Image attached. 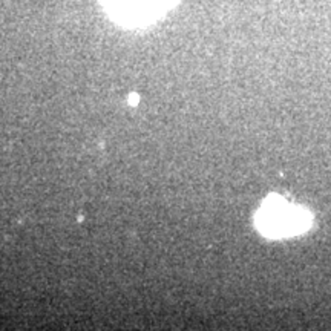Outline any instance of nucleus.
I'll use <instances>...</instances> for the list:
<instances>
[{"label":"nucleus","instance_id":"nucleus-1","mask_svg":"<svg viewBox=\"0 0 331 331\" xmlns=\"http://www.w3.org/2000/svg\"><path fill=\"white\" fill-rule=\"evenodd\" d=\"M311 215L281 196H270L256 213V227L267 238H287L307 232Z\"/></svg>","mask_w":331,"mask_h":331},{"label":"nucleus","instance_id":"nucleus-2","mask_svg":"<svg viewBox=\"0 0 331 331\" xmlns=\"http://www.w3.org/2000/svg\"><path fill=\"white\" fill-rule=\"evenodd\" d=\"M109 12L127 25H144L166 12L173 0H103Z\"/></svg>","mask_w":331,"mask_h":331}]
</instances>
